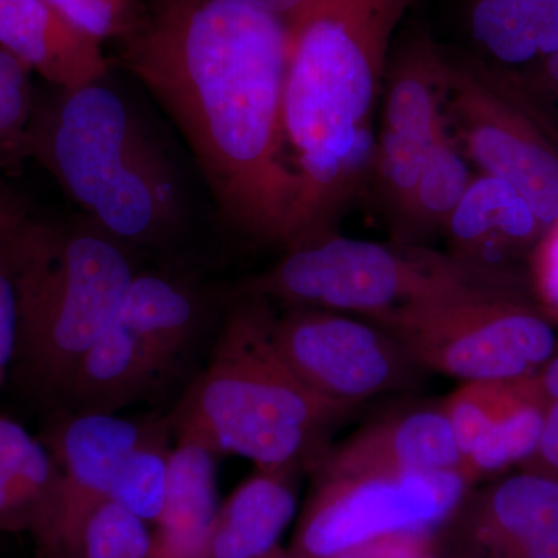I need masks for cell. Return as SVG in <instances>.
Masks as SVG:
<instances>
[{"label":"cell","mask_w":558,"mask_h":558,"mask_svg":"<svg viewBox=\"0 0 558 558\" xmlns=\"http://www.w3.org/2000/svg\"><path fill=\"white\" fill-rule=\"evenodd\" d=\"M121 39V65L178 128L223 222L258 244L299 247L284 22L244 0H150Z\"/></svg>","instance_id":"6da1fadb"},{"label":"cell","mask_w":558,"mask_h":558,"mask_svg":"<svg viewBox=\"0 0 558 558\" xmlns=\"http://www.w3.org/2000/svg\"><path fill=\"white\" fill-rule=\"evenodd\" d=\"M416 0H304L286 21V150L301 183V226L329 230L333 209L374 159L373 113L391 39Z\"/></svg>","instance_id":"7a4b0ae2"},{"label":"cell","mask_w":558,"mask_h":558,"mask_svg":"<svg viewBox=\"0 0 558 558\" xmlns=\"http://www.w3.org/2000/svg\"><path fill=\"white\" fill-rule=\"evenodd\" d=\"M275 319L270 300L236 299L208 365L168 417L178 442L247 458L258 470L317 465L326 436L352 410L293 373L275 343Z\"/></svg>","instance_id":"3957f363"},{"label":"cell","mask_w":558,"mask_h":558,"mask_svg":"<svg viewBox=\"0 0 558 558\" xmlns=\"http://www.w3.org/2000/svg\"><path fill=\"white\" fill-rule=\"evenodd\" d=\"M24 157L121 242L161 244L182 226L170 161L131 106L102 81L36 98Z\"/></svg>","instance_id":"277c9868"},{"label":"cell","mask_w":558,"mask_h":558,"mask_svg":"<svg viewBox=\"0 0 558 558\" xmlns=\"http://www.w3.org/2000/svg\"><path fill=\"white\" fill-rule=\"evenodd\" d=\"M17 340L10 376L32 398L68 407L81 362L116 317L135 271L123 242L95 226L25 218L10 229Z\"/></svg>","instance_id":"5b68a950"},{"label":"cell","mask_w":558,"mask_h":558,"mask_svg":"<svg viewBox=\"0 0 558 558\" xmlns=\"http://www.w3.org/2000/svg\"><path fill=\"white\" fill-rule=\"evenodd\" d=\"M487 290L509 289L451 256L330 234L288 250L269 270L241 281L234 299L263 296L369 318Z\"/></svg>","instance_id":"8992f818"},{"label":"cell","mask_w":558,"mask_h":558,"mask_svg":"<svg viewBox=\"0 0 558 558\" xmlns=\"http://www.w3.org/2000/svg\"><path fill=\"white\" fill-rule=\"evenodd\" d=\"M366 319L418 368L462 381L532 376L558 348L549 319L510 290L421 301Z\"/></svg>","instance_id":"52a82bcc"},{"label":"cell","mask_w":558,"mask_h":558,"mask_svg":"<svg viewBox=\"0 0 558 558\" xmlns=\"http://www.w3.org/2000/svg\"><path fill=\"white\" fill-rule=\"evenodd\" d=\"M204 304L185 281L137 274L81 362L64 410L117 414L171 380L196 348Z\"/></svg>","instance_id":"ba28073f"},{"label":"cell","mask_w":558,"mask_h":558,"mask_svg":"<svg viewBox=\"0 0 558 558\" xmlns=\"http://www.w3.org/2000/svg\"><path fill=\"white\" fill-rule=\"evenodd\" d=\"M469 487L461 470L317 478L290 556L329 558L395 532L433 531L457 515Z\"/></svg>","instance_id":"9c48e42d"},{"label":"cell","mask_w":558,"mask_h":558,"mask_svg":"<svg viewBox=\"0 0 558 558\" xmlns=\"http://www.w3.org/2000/svg\"><path fill=\"white\" fill-rule=\"evenodd\" d=\"M444 113L473 163L512 186L545 233L556 226L558 148L531 109L495 76L449 62Z\"/></svg>","instance_id":"30bf717a"},{"label":"cell","mask_w":558,"mask_h":558,"mask_svg":"<svg viewBox=\"0 0 558 558\" xmlns=\"http://www.w3.org/2000/svg\"><path fill=\"white\" fill-rule=\"evenodd\" d=\"M274 337L303 384L349 410L409 387L422 371L387 330L341 312L293 306L277 315Z\"/></svg>","instance_id":"8fae6325"},{"label":"cell","mask_w":558,"mask_h":558,"mask_svg":"<svg viewBox=\"0 0 558 558\" xmlns=\"http://www.w3.org/2000/svg\"><path fill=\"white\" fill-rule=\"evenodd\" d=\"M163 418L138 422L100 411H57L43 436L62 480L60 508L49 534L38 545L40 557L98 502L109 498L113 480L126 458L148 439Z\"/></svg>","instance_id":"7c38bea8"},{"label":"cell","mask_w":558,"mask_h":558,"mask_svg":"<svg viewBox=\"0 0 558 558\" xmlns=\"http://www.w3.org/2000/svg\"><path fill=\"white\" fill-rule=\"evenodd\" d=\"M459 453L442 407L391 414L328 449L315 465L317 478L459 470Z\"/></svg>","instance_id":"4fadbf2b"},{"label":"cell","mask_w":558,"mask_h":558,"mask_svg":"<svg viewBox=\"0 0 558 558\" xmlns=\"http://www.w3.org/2000/svg\"><path fill=\"white\" fill-rule=\"evenodd\" d=\"M0 49L54 89H80L108 75L101 40L80 31L49 0H0Z\"/></svg>","instance_id":"5bb4252c"},{"label":"cell","mask_w":558,"mask_h":558,"mask_svg":"<svg viewBox=\"0 0 558 558\" xmlns=\"http://www.w3.org/2000/svg\"><path fill=\"white\" fill-rule=\"evenodd\" d=\"M446 229L451 258L497 281L506 256L523 252L545 234L526 201L486 174L472 179Z\"/></svg>","instance_id":"9a60e30c"},{"label":"cell","mask_w":558,"mask_h":558,"mask_svg":"<svg viewBox=\"0 0 558 558\" xmlns=\"http://www.w3.org/2000/svg\"><path fill=\"white\" fill-rule=\"evenodd\" d=\"M457 513L465 538L499 558L558 535V480L521 470L470 501L465 498Z\"/></svg>","instance_id":"2e32d148"},{"label":"cell","mask_w":558,"mask_h":558,"mask_svg":"<svg viewBox=\"0 0 558 558\" xmlns=\"http://www.w3.org/2000/svg\"><path fill=\"white\" fill-rule=\"evenodd\" d=\"M293 470H258L216 512L199 558H260L296 513Z\"/></svg>","instance_id":"e0dca14e"},{"label":"cell","mask_w":558,"mask_h":558,"mask_svg":"<svg viewBox=\"0 0 558 558\" xmlns=\"http://www.w3.org/2000/svg\"><path fill=\"white\" fill-rule=\"evenodd\" d=\"M61 492L49 447L0 414V532H28L39 545L57 517Z\"/></svg>","instance_id":"ac0fdd59"},{"label":"cell","mask_w":558,"mask_h":558,"mask_svg":"<svg viewBox=\"0 0 558 558\" xmlns=\"http://www.w3.org/2000/svg\"><path fill=\"white\" fill-rule=\"evenodd\" d=\"M215 457L194 442L171 450L167 497L154 534L160 558H199L219 509Z\"/></svg>","instance_id":"d6986e66"},{"label":"cell","mask_w":558,"mask_h":558,"mask_svg":"<svg viewBox=\"0 0 558 558\" xmlns=\"http://www.w3.org/2000/svg\"><path fill=\"white\" fill-rule=\"evenodd\" d=\"M447 65L428 39L411 43L385 73L381 131L422 146L446 134Z\"/></svg>","instance_id":"ffe728a7"},{"label":"cell","mask_w":558,"mask_h":558,"mask_svg":"<svg viewBox=\"0 0 558 558\" xmlns=\"http://www.w3.org/2000/svg\"><path fill=\"white\" fill-rule=\"evenodd\" d=\"M468 10L473 39L505 68L558 53V0H468Z\"/></svg>","instance_id":"44dd1931"},{"label":"cell","mask_w":558,"mask_h":558,"mask_svg":"<svg viewBox=\"0 0 558 558\" xmlns=\"http://www.w3.org/2000/svg\"><path fill=\"white\" fill-rule=\"evenodd\" d=\"M43 558H160L148 523L106 499Z\"/></svg>","instance_id":"7402d4cb"},{"label":"cell","mask_w":558,"mask_h":558,"mask_svg":"<svg viewBox=\"0 0 558 558\" xmlns=\"http://www.w3.org/2000/svg\"><path fill=\"white\" fill-rule=\"evenodd\" d=\"M546 405L548 402L537 385L527 398L488 428L459 469L470 486L512 465H523L534 457L542 438Z\"/></svg>","instance_id":"603a6c76"},{"label":"cell","mask_w":558,"mask_h":558,"mask_svg":"<svg viewBox=\"0 0 558 558\" xmlns=\"http://www.w3.org/2000/svg\"><path fill=\"white\" fill-rule=\"evenodd\" d=\"M535 387V374L513 380L464 381L444 400L440 407L461 453V464L478 446L488 428L527 398Z\"/></svg>","instance_id":"cb8c5ba5"},{"label":"cell","mask_w":558,"mask_h":558,"mask_svg":"<svg viewBox=\"0 0 558 558\" xmlns=\"http://www.w3.org/2000/svg\"><path fill=\"white\" fill-rule=\"evenodd\" d=\"M171 433L170 421L163 418L160 427L126 458L110 487V501L130 510L148 524H157L163 510L171 454L168 439Z\"/></svg>","instance_id":"d4e9b609"},{"label":"cell","mask_w":558,"mask_h":558,"mask_svg":"<svg viewBox=\"0 0 558 558\" xmlns=\"http://www.w3.org/2000/svg\"><path fill=\"white\" fill-rule=\"evenodd\" d=\"M472 175L449 134L428 146L409 219L424 227H446L468 191Z\"/></svg>","instance_id":"484cf974"},{"label":"cell","mask_w":558,"mask_h":558,"mask_svg":"<svg viewBox=\"0 0 558 558\" xmlns=\"http://www.w3.org/2000/svg\"><path fill=\"white\" fill-rule=\"evenodd\" d=\"M31 70L9 51L0 49V157L21 159L25 132L31 123L35 94Z\"/></svg>","instance_id":"4316f807"},{"label":"cell","mask_w":558,"mask_h":558,"mask_svg":"<svg viewBox=\"0 0 558 558\" xmlns=\"http://www.w3.org/2000/svg\"><path fill=\"white\" fill-rule=\"evenodd\" d=\"M80 31L95 39L123 38L137 20L132 0H49Z\"/></svg>","instance_id":"83f0119b"},{"label":"cell","mask_w":558,"mask_h":558,"mask_svg":"<svg viewBox=\"0 0 558 558\" xmlns=\"http://www.w3.org/2000/svg\"><path fill=\"white\" fill-rule=\"evenodd\" d=\"M14 209L0 218V389L9 380L17 340V293L10 253V229L21 215Z\"/></svg>","instance_id":"f1b7e54d"},{"label":"cell","mask_w":558,"mask_h":558,"mask_svg":"<svg viewBox=\"0 0 558 558\" xmlns=\"http://www.w3.org/2000/svg\"><path fill=\"white\" fill-rule=\"evenodd\" d=\"M433 531H402L360 543L329 558H436Z\"/></svg>","instance_id":"f546056e"},{"label":"cell","mask_w":558,"mask_h":558,"mask_svg":"<svg viewBox=\"0 0 558 558\" xmlns=\"http://www.w3.org/2000/svg\"><path fill=\"white\" fill-rule=\"evenodd\" d=\"M535 278L546 304L558 312V222L543 234L535 253Z\"/></svg>","instance_id":"4dcf8cb0"},{"label":"cell","mask_w":558,"mask_h":558,"mask_svg":"<svg viewBox=\"0 0 558 558\" xmlns=\"http://www.w3.org/2000/svg\"><path fill=\"white\" fill-rule=\"evenodd\" d=\"M521 469L558 480V399L546 405L538 449Z\"/></svg>","instance_id":"1f68e13d"},{"label":"cell","mask_w":558,"mask_h":558,"mask_svg":"<svg viewBox=\"0 0 558 558\" xmlns=\"http://www.w3.org/2000/svg\"><path fill=\"white\" fill-rule=\"evenodd\" d=\"M513 83H523L524 90L554 98L558 102V53L537 65L521 70L513 76Z\"/></svg>","instance_id":"d6a6232c"},{"label":"cell","mask_w":558,"mask_h":558,"mask_svg":"<svg viewBox=\"0 0 558 558\" xmlns=\"http://www.w3.org/2000/svg\"><path fill=\"white\" fill-rule=\"evenodd\" d=\"M535 380L546 402L558 399V348L553 357L535 373Z\"/></svg>","instance_id":"836d02e7"},{"label":"cell","mask_w":558,"mask_h":558,"mask_svg":"<svg viewBox=\"0 0 558 558\" xmlns=\"http://www.w3.org/2000/svg\"><path fill=\"white\" fill-rule=\"evenodd\" d=\"M499 558H558V535L521 546Z\"/></svg>","instance_id":"e575fe53"},{"label":"cell","mask_w":558,"mask_h":558,"mask_svg":"<svg viewBox=\"0 0 558 558\" xmlns=\"http://www.w3.org/2000/svg\"><path fill=\"white\" fill-rule=\"evenodd\" d=\"M244 2L260 11H266L271 16H277L286 24V21L303 5L304 0H244Z\"/></svg>","instance_id":"d590c367"},{"label":"cell","mask_w":558,"mask_h":558,"mask_svg":"<svg viewBox=\"0 0 558 558\" xmlns=\"http://www.w3.org/2000/svg\"><path fill=\"white\" fill-rule=\"evenodd\" d=\"M260 558H293V557L290 556L289 550H284L282 548H279V546H278V548L270 550L269 554H266V556L260 557Z\"/></svg>","instance_id":"8d00e7d4"},{"label":"cell","mask_w":558,"mask_h":558,"mask_svg":"<svg viewBox=\"0 0 558 558\" xmlns=\"http://www.w3.org/2000/svg\"><path fill=\"white\" fill-rule=\"evenodd\" d=\"M13 205L7 204V202H3L0 199V218H3V216L10 215V213L14 211Z\"/></svg>","instance_id":"74e56055"}]
</instances>
